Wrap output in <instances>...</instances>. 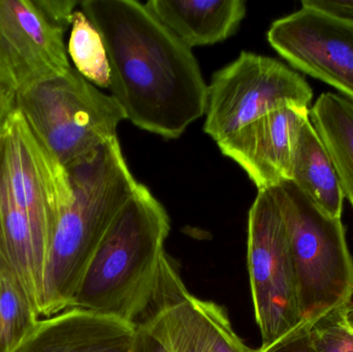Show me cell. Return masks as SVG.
<instances>
[{
  "instance_id": "cell-2",
  "label": "cell",
  "mask_w": 353,
  "mask_h": 352,
  "mask_svg": "<svg viewBox=\"0 0 353 352\" xmlns=\"http://www.w3.org/2000/svg\"><path fill=\"white\" fill-rule=\"evenodd\" d=\"M170 229L165 207L140 184L103 236L70 308L142 322L159 291Z\"/></svg>"
},
{
  "instance_id": "cell-5",
  "label": "cell",
  "mask_w": 353,
  "mask_h": 352,
  "mask_svg": "<svg viewBox=\"0 0 353 352\" xmlns=\"http://www.w3.org/2000/svg\"><path fill=\"white\" fill-rule=\"evenodd\" d=\"M17 109L68 169L117 138L121 105L74 68L16 96Z\"/></svg>"
},
{
  "instance_id": "cell-10",
  "label": "cell",
  "mask_w": 353,
  "mask_h": 352,
  "mask_svg": "<svg viewBox=\"0 0 353 352\" xmlns=\"http://www.w3.org/2000/svg\"><path fill=\"white\" fill-rule=\"evenodd\" d=\"M268 41L294 68L353 99V20L302 6L272 24Z\"/></svg>"
},
{
  "instance_id": "cell-7",
  "label": "cell",
  "mask_w": 353,
  "mask_h": 352,
  "mask_svg": "<svg viewBox=\"0 0 353 352\" xmlns=\"http://www.w3.org/2000/svg\"><path fill=\"white\" fill-rule=\"evenodd\" d=\"M312 97L310 85L285 64L242 52L208 86L203 132L218 143L280 107H308Z\"/></svg>"
},
{
  "instance_id": "cell-17",
  "label": "cell",
  "mask_w": 353,
  "mask_h": 352,
  "mask_svg": "<svg viewBox=\"0 0 353 352\" xmlns=\"http://www.w3.org/2000/svg\"><path fill=\"white\" fill-rule=\"evenodd\" d=\"M309 119L331 157L344 198L353 207V99L323 93L309 110Z\"/></svg>"
},
{
  "instance_id": "cell-21",
  "label": "cell",
  "mask_w": 353,
  "mask_h": 352,
  "mask_svg": "<svg viewBox=\"0 0 353 352\" xmlns=\"http://www.w3.org/2000/svg\"><path fill=\"white\" fill-rule=\"evenodd\" d=\"M312 324L303 322L281 338L251 352H319L311 333Z\"/></svg>"
},
{
  "instance_id": "cell-16",
  "label": "cell",
  "mask_w": 353,
  "mask_h": 352,
  "mask_svg": "<svg viewBox=\"0 0 353 352\" xmlns=\"http://www.w3.org/2000/svg\"><path fill=\"white\" fill-rule=\"evenodd\" d=\"M292 181L323 212L334 218H341L345 198L331 157L310 119L301 130Z\"/></svg>"
},
{
  "instance_id": "cell-8",
  "label": "cell",
  "mask_w": 353,
  "mask_h": 352,
  "mask_svg": "<svg viewBox=\"0 0 353 352\" xmlns=\"http://www.w3.org/2000/svg\"><path fill=\"white\" fill-rule=\"evenodd\" d=\"M0 165L17 204L30 223L46 267L56 225L74 200L68 169L18 109L0 142Z\"/></svg>"
},
{
  "instance_id": "cell-15",
  "label": "cell",
  "mask_w": 353,
  "mask_h": 352,
  "mask_svg": "<svg viewBox=\"0 0 353 352\" xmlns=\"http://www.w3.org/2000/svg\"><path fill=\"white\" fill-rule=\"evenodd\" d=\"M0 256L20 281L41 320L45 265L30 223L17 204L0 165Z\"/></svg>"
},
{
  "instance_id": "cell-25",
  "label": "cell",
  "mask_w": 353,
  "mask_h": 352,
  "mask_svg": "<svg viewBox=\"0 0 353 352\" xmlns=\"http://www.w3.org/2000/svg\"><path fill=\"white\" fill-rule=\"evenodd\" d=\"M16 110V95L0 87V142L6 134L10 118Z\"/></svg>"
},
{
  "instance_id": "cell-11",
  "label": "cell",
  "mask_w": 353,
  "mask_h": 352,
  "mask_svg": "<svg viewBox=\"0 0 353 352\" xmlns=\"http://www.w3.org/2000/svg\"><path fill=\"white\" fill-rule=\"evenodd\" d=\"M309 109L288 105L270 112L217 143L236 161L259 191L292 181L296 145Z\"/></svg>"
},
{
  "instance_id": "cell-20",
  "label": "cell",
  "mask_w": 353,
  "mask_h": 352,
  "mask_svg": "<svg viewBox=\"0 0 353 352\" xmlns=\"http://www.w3.org/2000/svg\"><path fill=\"white\" fill-rule=\"evenodd\" d=\"M311 333L319 352H353V333L344 322L342 310L315 322Z\"/></svg>"
},
{
  "instance_id": "cell-12",
  "label": "cell",
  "mask_w": 353,
  "mask_h": 352,
  "mask_svg": "<svg viewBox=\"0 0 353 352\" xmlns=\"http://www.w3.org/2000/svg\"><path fill=\"white\" fill-rule=\"evenodd\" d=\"M159 307L141 324L170 352H251L232 328L228 311L187 291L184 283L167 289Z\"/></svg>"
},
{
  "instance_id": "cell-3",
  "label": "cell",
  "mask_w": 353,
  "mask_h": 352,
  "mask_svg": "<svg viewBox=\"0 0 353 352\" xmlns=\"http://www.w3.org/2000/svg\"><path fill=\"white\" fill-rule=\"evenodd\" d=\"M74 200L48 252L41 318L68 309L103 236L138 189L118 138L68 167Z\"/></svg>"
},
{
  "instance_id": "cell-4",
  "label": "cell",
  "mask_w": 353,
  "mask_h": 352,
  "mask_svg": "<svg viewBox=\"0 0 353 352\" xmlns=\"http://www.w3.org/2000/svg\"><path fill=\"white\" fill-rule=\"evenodd\" d=\"M288 234L303 322L343 310L353 298V258L341 218L323 212L292 181L269 189Z\"/></svg>"
},
{
  "instance_id": "cell-24",
  "label": "cell",
  "mask_w": 353,
  "mask_h": 352,
  "mask_svg": "<svg viewBox=\"0 0 353 352\" xmlns=\"http://www.w3.org/2000/svg\"><path fill=\"white\" fill-rule=\"evenodd\" d=\"M132 352H170L163 342L142 324H137Z\"/></svg>"
},
{
  "instance_id": "cell-23",
  "label": "cell",
  "mask_w": 353,
  "mask_h": 352,
  "mask_svg": "<svg viewBox=\"0 0 353 352\" xmlns=\"http://www.w3.org/2000/svg\"><path fill=\"white\" fill-rule=\"evenodd\" d=\"M302 6L316 8L338 18L353 20V0H303Z\"/></svg>"
},
{
  "instance_id": "cell-18",
  "label": "cell",
  "mask_w": 353,
  "mask_h": 352,
  "mask_svg": "<svg viewBox=\"0 0 353 352\" xmlns=\"http://www.w3.org/2000/svg\"><path fill=\"white\" fill-rule=\"evenodd\" d=\"M20 281L0 256V352H14L39 320Z\"/></svg>"
},
{
  "instance_id": "cell-6",
  "label": "cell",
  "mask_w": 353,
  "mask_h": 352,
  "mask_svg": "<svg viewBox=\"0 0 353 352\" xmlns=\"http://www.w3.org/2000/svg\"><path fill=\"white\" fill-rule=\"evenodd\" d=\"M247 265L261 346H267L303 324L288 234L269 189L259 191L249 211Z\"/></svg>"
},
{
  "instance_id": "cell-22",
  "label": "cell",
  "mask_w": 353,
  "mask_h": 352,
  "mask_svg": "<svg viewBox=\"0 0 353 352\" xmlns=\"http://www.w3.org/2000/svg\"><path fill=\"white\" fill-rule=\"evenodd\" d=\"M37 3L51 22L68 30V27L72 26V16L79 2L74 0H37Z\"/></svg>"
},
{
  "instance_id": "cell-14",
  "label": "cell",
  "mask_w": 353,
  "mask_h": 352,
  "mask_svg": "<svg viewBox=\"0 0 353 352\" xmlns=\"http://www.w3.org/2000/svg\"><path fill=\"white\" fill-rule=\"evenodd\" d=\"M145 6L189 49L225 41L246 14L243 0H151Z\"/></svg>"
},
{
  "instance_id": "cell-19",
  "label": "cell",
  "mask_w": 353,
  "mask_h": 352,
  "mask_svg": "<svg viewBox=\"0 0 353 352\" xmlns=\"http://www.w3.org/2000/svg\"><path fill=\"white\" fill-rule=\"evenodd\" d=\"M68 54L81 76L94 86L109 88L111 72L103 37L82 10L72 16Z\"/></svg>"
},
{
  "instance_id": "cell-9",
  "label": "cell",
  "mask_w": 353,
  "mask_h": 352,
  "mask_svg": "<svg viewBox=\"0 0 353 352\" xmlns=\"http://www.w3.org/2000/svg\"><path fill=\"white\" fill-rule=\"evenodd\" d=\"M65 32L37 0H0V87L18 96L68 74Z\"/></svg>"
},
{
  "instance_id": "cell-13",
  "label": "cell",
  "mask_w": 353,
  "mask_h": 352,
  "mask_svg": "<svg viewBox=\"0 0 353 352\" xmlns=\"http://www.w3.org/2000/svg\"><path fill=\"white\" fill-rule=\"evenodd\" d=\"M137 326L70 308L37 320L14 352H132Z\"/></svg>"
},
{
  "instance_id": "cell-26",
  "label": "cell",
  "mask_w": 353,
  "mask_h": 352,
  "mask_svg": "<svg viewBox=\"0 0 353 352\" xmlns=\"http://www.w3.org/2000/svg\"><path fill=\"white\" fill-rule=\"evenodd\" d=\"M342 315H343L344 322L346 326L353 333V304H350L347 307L342 310Z\"/></svg>"
},
{
  "instance_id": "cell-1",
  "label": "cell",
  "mask_w": 353,
  "mask_h": 352,
  "mask_svg": "<svg viewBox=\"0 0 353 352\" xmlns=\"http://www.w3.org/2000/svg\"><path fill=\"white\" fill-rule=\"evenodd\" d=\"M82 12L103 37L112 96L126 119L178 138L205 115L208 86L191 49L134 0H86Z\"/></svg>"
}]
</instances>
